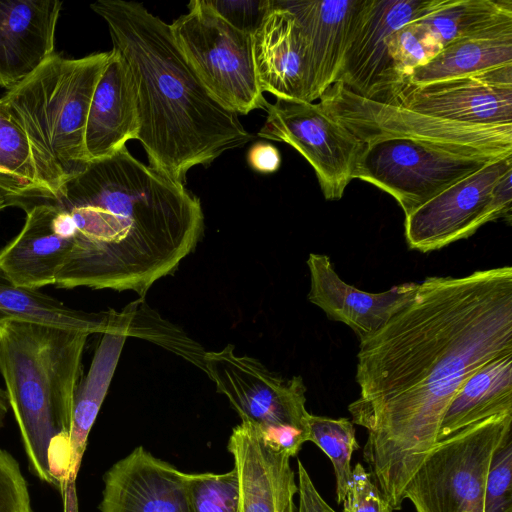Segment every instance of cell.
Returning a JSON list of instances; mask_svg holds the SVG:
<instances>
[{
	"instance_id": "cell-35",
	"label": "cell",
	"mask_w": 512,
	"mask_h": 512,
	"mask_svg": "<svg viewBox=\"0 0 512 512\" xmlns=\"http://www.w3.org/2000/svg\"><path fill=\"white\" fill-rule=\"evenodd\" d=\"M343 503V512H393L371 475L357 463L352 469L351 482Z\"/></svg>"
},
{
	"instance_id": "cell-15",
	"label": "cell",
	"mask_w": 512,
	"mask_h": 512,
	"mask_svg": "<svg viewBox=\"0 0 512 512\" xmlns=\"http://www.w3.org/2000/svg\"><path fill=\"white\" fill-rule=\"evenodd\" d=\"M23 209L25 223L0 250V268L21 287L40 289L54 285L74 247L73 221L53 198L32 201Z\"/></svg>"
},
{
	"instance_id": "cell-5",
	"label": "cell",
	"mask_w": 512,
	"mask_h": 512,
	"mask_svg": "<svg viewBox=\"0 0 512 512\" xmlns=\"http://www.w3.org/2000/svg\"><path fill=\"white\" fill-rule=\"evenodd\" d=\"M109 55L70 59L55 53L0 97V114L27 139L37 179L53 198L89 162L86 121Z\"/></svg>"
},
{
	"instance_id": "cell-29",
	"label": "cell",
	"mask_w": 512,
	"mask_h": 512,
	"mask_svg": "<svg viewBox=\"0 0 512 512\" xmlns=\"http://www.w3.org/2000/svg\"><path fill=\"white\" fill-rule=\"evenodd\" d=\"M309 441L315 443L331 460L336 477L337 502L342 503L351 482V458L359 445L353 422L309 414Z\"/></svg>"
},
{
	"instance_id": "cell-31",
	"label": "cell",
	"mask_w": 512,
	"mask_h": 512,
	"mask_svg": "<svg viewBox=\"0 0 512 512\" xmlns=\"http://www.w3.org/2000/svg\"><path fill=\"white\" fill-rule=\"evenodd\" d=\"M416 20L396 30L388 40L389 55L403 85L416 68L429 63L443 49Z\"/></svg>"
},
{
	"instance_id": "cell-12",
	"label": "cell",
	"mask_w": 512,
	"mask_h": 512,
	"mask_svg": "<svg viewBox=\"0 0 512 512\" xmlns=\"http://www.w3.org/2000/svg\"><path fill=\"white\" fill-rule=\"evenodd\" d=\"M266 111L258 136L296 149L314 169L325 199L339 200L353 179L363 144L319 103L276 99Z\"/></svg>"
},
{
	"instance_id": "cell-3",
	"label": "cell",
	"mask_w": 512,
	"mask_h": 512,
	"mask_svg": "<svg viewBox=\"0 0 512 512\" xmlns=\"http://www.w3.org/2000/svg\"><path fill=\"white\" fill-rule=\"evenodd\" d=\"M90 7L106 22L113 49L128 66L137 140L152 169L183 183L194 166L209 165L252 139L238 114L215 99L191 69L170 24L137 2L99 0Z\"/></svg>"
},
{
	"instance_id": "cell-36",
	"label": "cell",
	"mask_w": 512,
	"mask_h": 512,
	"mask_svg": "<svg viewBox=\"0 0 512 512\" xmlns=\"http://www.w3.org/2000/svg\"><path fill=\"white\" fill-rule=\"evenodd\" d=\"M234 28L253 35L270 7L271 0H206Z\"/></svg>"
},
{
	"instance_id": "cell-9",
	"label": "cell",
	"mask_w": 512,
	"mask_h": 512,
	"mask_svg": "<svg viewBox=\"0 0 512 512\" xmlns=\"http://www.w3.org/2000/svg\"><path fill=\"white\" fill-rule=\"evenodd\" d=\"M189 11L170 24L183 57L209 93L239 114L265 109L259 86L252 35L220 17L206 2L193 0Z\"/></svg>"
},
{
	"instance_id": "cell-20",
	"label": "cell",
	"mask_w": 512,
	"mask_h": 512,
	"mask_svg": "<svg viewBox=\"0 0 512 512\" xmlns=\"http://www.w3.org/2000/svg\"><path fill=\"white\" fill-rule=\"evenodd\" d=\"M294 15L304 50V101L314 102L340 73L351 17L359 0H281Z\"/></svg>"
},
{
	"instance_id": "cell-7",
	"label": "cell",
	"mask_w": 512,
	"mask_h": 512,
	"mask_svg": "<svg viewBox=\"0 0 512 512\" xmlns=\"http://www.w3.org/2000/svg\"><path fill=\"white\" fill-rule=\"evenodd\" d=\"M512 413L499 414L438 440L404 489L416 512H484L493 454L511 434Z\"/></svg>"
},
{
	"instance_id": "cell-38",
	"label": "cell",
	"mask_w": 512,
	"mask_h": 512,
	"mask_svg": "<svg viewBox=\"0 0 512 512\" xmlns=\"http://www.w3.org/2000/svg\"><path fill=\"white\" fill-rule=\"evenodd\" d=\"M247 161L253 170L267 174L279 169L281 156L275 146L266 142H257L250 147Z\"/></svg>"
},
{
	"instance_id": "cell-25",
	"label": "cell",
	"mask_w": 512,
	"mask_h": 512,
	"mask_svg": "<svg viewBox=\"0 0 512 512\" xmlns=\"http://www.w3.org/2000/svg\"><path fill=\"white\" fill-rule=\"evenodd\" d=\"M507 413H512V354L488 362L464 381L443 415L438 440Z\"/></svg>"
},
{
	"instance_id": "cell-33",
	"label": "cell",
	"mask_w": 512,
	"mask_h": 512,
	"mask_svg": "<svg viewBox=\"0 0 512 512\" xmlns=\"http://www.w3.org/2000/svg\"><path fill=\"white\" fill-rule=\"evenodd\" d=\"M512 439L499 445L490 462L484 495V512H512Z\"/></svg>"
},
{
	"instance_id": "cell-26",
	"label": "cell",
	"mask_w": 512,
	"mask_h": 512,
	"mask_svg": "<svg viewBox=\"0 0 512 512\" xmlns=\"http://www.w3.org/2000/svg\"><path fill=\"white\" fill-rule=\"evenodd\" d=\"M111 315L112 309H74L40 289L18 286L0 268V321L15 319L102 334L109 327Z\"/></svg>"
},
{
	"instance_id": "cell-16",
	"label": "cell",
	"mask_w": 512,
	"mask_h": 512,
	"mask_svg": "<svg viewBox=\"0 0 512 512\" xmlns=\"http://www.w3.org/2000/svg\"><path fill=\"white\" fill-rule=\"evenodd\" d=\"M129 315L112 309L109 327L101 335L89 371L81 378L73 398L65 472L60 488L64 512H78L76 479L88 436L108 392L123 346L128 338Z\"/></svg>"
},
{
	"instance_id": "cell-21",
	"label": "cell",
	"mask_w": 512,
	"mask_h": 512,
	"mask_svg": "<svg viewBox=\"0 0 512 512\" xmlns=\"http://www.w3.org/2000/svg\"><path fill=\"white\" fill-rule=\"evenodd\" d=\"M62 2L0 0V86L11 90L55 54Z\"/></svg>"
},
{
	"instance_id": "cell-2",
	"label": "cell",
	"mask_w": 512,
	"mask_h": 512,
	"mask_svg": "<svg viewBox=\"0 0 512 512\" xmlns=\"http://www.w3.org/2000/svg\"><path fill=\"white\" fill-rule=\"evenodd\" d=\"M53 201L75 227L57 288L132 291L144 298L155 282L177 270L204 228L198 197L126 147L88 162Z\"/></svg>"
},
{
	"instance_id": "cell-4",
	"label": "cell",
	"mask_w": 512,
	"mask_h": 512,
	"mask_svg": "<svg viewBox=\"0 0 512 512\" xmlns=\"http://www.w3.org/2000/svg\"><path fill=\"white\" fill-rule=\"evenodd\" d=\"M90 335L29 321H0V374L29 470L59 490Z\"/></svg>"
},
{
	"instance_id": "cell-22",
	"label": "cell",
	"mask_w": 512,
	"mask_h": 512,
	"mask_svg": "<svg viewBox=\"0 0 512 512\" xmlns=\"http://www.w3.org/2000/svg\"><path fill=\"white\" fill-rule=\"evenodd\" d=\"M138 115L134 85L128 66L112 49L97 82L85 127L88 161L116 154L131 139H137Z\"/></svg>"
},
{
	"instance_id": "cell-23",
	"label": "cell",
	"mask_w": 512,
	"mask_h": 512,
	"mask_svg": "<svg viewBox=\"0 0 512 512\" xmlns=\"http://www.w3.org/2000/svg\"><path fill=\"white\" fill-rule=\"evenodd\" d=\"M253 59L262 92L276 99L304 100V50L298 23L281 0H271L252 35Z\"/></svg>"
},
{
	"instance_id": "cell-13",
	"label": "cell",
	"mask_w": 512,
	"mask_h": 512,
	"mask_svg": "<svg viewBox=\"0 0 512 512\" xmlns=\"http://www.w3.org/2000/svg\"><path fill=\"white\" fill-rule=\"evenodd\" d=\"M512 168V156L495 160L448 187L405 216V239L410 249L435 251L472 236L484 224L498 220L491 191Z\"/></svg>"
},
{
	"instance_id": "cell-8",
	"label": "cell",
	"mask_w": 512,
	"mask_h": 512,
	"mask_svg": "<svg viewBox=\"0 0 512 512\" xmlns=\"http://www.w3.org/2000/svg\"><path fill=\"white\" fill-rule=\"evenodd\" d=\"M361 143L353 179L394 197L405 216L487 164L506 158L417 138L381 137Z\"/></svg>"
},
{
	"instance_id": "cell-30",
	"label": "cell",
	"mask_w": 512,
	"mask_h": 512,
	"mask_svg": "<svg viewBox=\"0 0 512 512\" xmlns=\"http://www.w3.org/2000/svg\"><path fill=\"white\" fill-rule=\"evenodd\" d=\"M190 512H241L236 469L225 473H188Z\"/></svg>"
},
{
	"instance_id": "cell-32",
	"label": "cell",
	"mask_w": 512,
	"mask_h": 512,
	"mask_svg": "<svg viewBox=\"0 0 512 512\" xmlns=\"http://www.w3.org/2000/svg\"><path fill=\"white\" fill-rule=\"evenodd\" d=\"M0 169L21 178L31 186L48 193L39 183L31 150L23 133L0 114ZM52 196V195H51Z\"/></svg>"
},
{
	"instance_id": "cell-34",
	"label": "cell",
	"mask_w": 512,
	"mask_h": 512,
	"mask_svg": "<svg viewBox=\"0 0 512 512\" xmlns=\"http://www.w3.org/2000/svg\"><path fill=\"white\" fill-rule=\"evenodd\" d=\"M0 512H34L19 462L0 448Z\"/></svg>"
},
{
	"instance_id": "cell-1",
	"label": "cell",
	"mask_w": 512,
	"mask_h": 512,
	"mask_svg": "<svg viewBox=\"0 0 512 512\" xmlns=\"http://www.w3.org/2000/svg\"><path fill=\"white\" fill-rule=\"evenodd\" d=\"M512 354V267L428 277L386 324L360 340L349 404L367 430L363 457L375 485L400 510L412 475L438 440L464 381Z\"/></svg>"
},
{
	"instance_id": "cell-19",
	"label": "cell",
	"mask_w": 512,
	"mask_h": 512,
	"mask_svg": "<svg viewBox=\"0 0 512 512\" xmlns=\"http://www.w3.org/2000/svg\"><path fill=\"white\" fill-rule=\"evenodd\" d=\"M227 448L239 477L241 512H296L298 486L287 453L244 421L233 428Z\"/></svg>"
},
{
	"instance_id": "cell-18",
	"label": "cell",
	"mask_w": 512,
	"mask_h": 512,
	"mask_svg": "<svg viewBox=\"0 0 512 512\" xmlns=\"http://www.w3.org/2000/svg\"><path fill=\"white\" fill-rule=\"evenodd\" d=\"M308 300L322 309L328 318L350 327L360 340L386 324L413 298L418 283H404L379 293L357 289L336 273L330 258L310 253Z\"/></svg>"
},
{
	"instance_id": "cell-11",
	"label": "cell",
	"mask_w": 512,
	"mask_h": 512,
	"mask_svg": "<svg viewBox=\"0 0 512 512\" xmlns=\"http://www.w3.org/2000/svg\"><path fill=\"white\" fill-rule=\"evenodd\" d=\"M435 1L359 0L337 82L363 98L393 104L403 83L389 55V37L428 13Z\"/></svg>"
},
{
	"instance_id": "cell-37",
	"label": "cell",
	"mask_w": 512,
	"mask_h": 512,
	"mask_svg": "<svg viewBox=\"0 0 512 512\" xmlns=\"http://www.w3.org/2000/svg\"><path fill=\"white\" fill-rule=\"evenodd\" d=\"M53 198L16 175L0 169V211L9 206L24 207L37 199Z\"/></svg>"
},
{
	"instance_id": "cell-27",
	"label": "cell",
	"mask_w": 512,
	"mask_h": 512,
	"mask_svg": "<svg viewBox=\"0 0 512 512\" xmlns=\"http://www.w3.org/2000/svg\"><path fill=\"white\" fill-rule=\"evenodd\" d=\"M444 48L506 21H512L510 0H436L416 20Z\"/></svg>"
},
{
	"instance_id": "cell-14",
	"label": "cell",
	"mask_w": 512,
	"mask_h": 512,
	"mask_svg": "<svg viewBox=\"0 0 512 512\" xmlns=\"http://www.w3.org/2000/svg\"><path fill=\"white\" fill-rule=\"evenodd\" d=\"M393 105L457 122L512 124V64L424 85H404Z\"/></svg>"
},
{
	"instance_id": "cell-6",
	"label": "cell",
	"mask_w": 512,
	"mask_h": 512,
	"mask_svg": "<svg viewBox=\"0 0 512 512\" xmlns=\"http://www.w3.org/2000/svg\"><path fill=\"white\" fill-rule=\"evenodd\" d=\"M206 374L237 412L263 439L290 457L309 441L306 387L301 376L284 379L262 362L237 355L234 346L206 351Z\"/></svg>"
},
{
	"instance_id": "cell-28",
	"label": "cell",
	"mask_w": 512,
	"mask_h": 512,
	"mask_svg": "<svg viewBox=\"0 0 512 512\" xmlns=\"http://www.w3.org/2000/svg\"><path fill=\"white\" fill-rule=\"evenodd\" d=\"M129 315L128 337L152 342L198 367L206 373V351L194 339L175 324L163 319L139 298L124 307Z\"/></svg>"
},
{
	"instance_id": "cell-24",
	"label": "cell",
	"mask_w": 512,
	"mask_h": 512,
	"mask_svg": "<svg viewBox=\"0 0 512 512\" xmlns=\"http://www.w3.org/2000/svg\"><path fill=\"white\" fill-rule=\"evenodd\" d=\"M509 64H512V21L448 44L429 63L416 68L404 85H424Z\"/></svg>"
},
{
	"instance_id": "cell-10",
	"label": "cell",
	"mask_w": 512,
	"mask_h": 512,
	"mask_svg": "<svg viewBox=\"0 0 512 512\" xmlns=\"http://www.w3.org/2000/svg\"><path fill=\"white\" fill-rule=\"evenodd\" d=\"M320 106L358 141L417 138L500 157L512 156V124L481 125L437 118L400 105L363 98L335 82Z\"/></svg>"
},
{
	"instance_id": "cell-17",
	"label": "cell",
	"mask_w": 512,
	"mask_h": 512,
	"mask_svg": "<svg viewBox=\"0 0 512 512\" xmlns=\"http://www.w3.org/2000/svg\"><path fill=\"white\" fill-rule=\"evenodd\" d=\"M188 473L136 447L103 477L100 512H190Z\"/></svg>"
},
{
	"instance_id": "cell-39",
	"label": "cell",
	"mask_w": 512,
	"mask_h": 512,
	"mask_svg": "<svg viewBox=\"0 0 512 512\" xmlns=\"http://www.w3.org/2000/svg\"><path fill=\"white\" fill-rule=\"evenodd\" d=\"M512 168L508 169L494 184L491 205L498 219L511 223L512 216Z\"/></svg>"
}]
</instances>
